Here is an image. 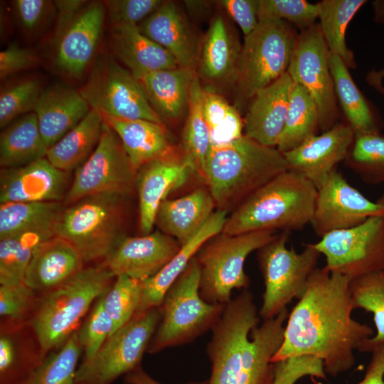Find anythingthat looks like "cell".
Listing matches in <instances>:
<instances>
[{"mask_svg": "<svg viewBox=\"0 0 384 384\" xmlns=\"http://www.w3.org/2000/svg\"><path fill=\"white\" fill-rule=\"evenodd\" d=\"M351 279L316 267L304 293L288 314L283 340L272 358L291 357L321 360L326 373L336 376L355 364L354 351L373 334V329L352 316Z\"/></svg>", "mask_w": 384, "mask_h": 384, "instance_id": "cell-1", "label": "cell"}, {"mask_svg": "<svg viewBox=\"0 0 384 384\" xmlns=\"http://www.w3.org/2000/svg\"><path fill=\"white\" fill-rule=\"evenodd\" d=\"M287 170L284 155L277 147L244 134L229 143L211 144L203 181L218 210L228 212Z\"/></svg>", "mask_w": 384, "mask_h": 384, "instance_id": "cell-2", "label": "cell"}, {"mask_svg": "<svg viewBox=\"0 0 384 384\" xmlns=\"http://www.w3.org/2000/svg\"><path fill=\"white\" fill-rule=\"evenodd\" d=\"M317 189L302 176L287 170L267 182L228 217L221 233L299 230L310 224Z\"/></svg>", "mask_w": 384, "mask_h": 384, "instance_id": "cell-3", "label": "cell"}, {"mask_svg": "<svg viewBox=\"0 0 384 384\" xmlns=\"http://www.w3.org/2000/svg\"><path fill=\"white\" fill-rule=\"evenodd\" d=\"M128 195L103 193L65 206L55 235L69 242L85 262L103 260L127 237Z\"/></svg>", "mask_w": 384, "mask_h": 384, "instance_id": "cell-4", "label": "cell"}, {"mask_svg": "<svg viewBox=\"0 0 384 384\" xmlns=\"http://www.w3.org/2000/svg\"><path fill=\"white\" fill-rule=\"evenodd\" d=\"M113 277L101 263L83 268L50 290L32 321L42 354L64 343L92 302L110 289Z\"/></svg>", "mask_w": 384, "mask_h": 384, "instance_id": "cell-5", "label": "cell"}, {"mask_svg": "<svg viewBox=\"0 0 384 384\" xmlns=\"http://www.w3.org/2000/svg\"><path fill=\"white\" fill-rule=\"evenodd\" d=\"M201 270L196 256L168 289L161 319L148 347L150 353L193 341L214 327L225 306L205 301L200 294Z\"/></svg>", "mask_w": 384, "mask_h": 384, "instance_id": "cell-6", "label": "cell"}, {"mask_svg": "<svg viewBox=\"0 0 384 384\" xmlns=\"http://www.w3.org/2000/svg\"><path fill=\"white\" fill-rule=\"evenodd\" d=\"M298 33L289 23L261 19L244 37L234 85L239 105L250 102L255 93L287 72Z\"/></svg>", "mask_w": 384, "mask_h": 384, "instance_id": "cell-7", "label": "cell"}, {"mask_svg": "<svg viewBox=\"0 0 384 384\" xmlns=\"http://www.w3.org/2000/svg\"><path fill=\"white\" fill-rule=\"evenodd\" d=\"M276 231H257L234 235L220 233L198 252L201 270L200 294L207 302L225 305L233 289H247L249 277L244 269L247 256L272 241Z\"/></svg>", "mask_w": 384, "mask_h": 384, "instance_id": "cell-8", "label": "cell"}, {"mask_svg": "<svg viewBox=\"0 0 384 384\" xmlns=\"http://www.w3.org/2000/svg\"><path fill=\"white\" fill-rule=\"evenodd\" d=\"M288 231H283L270 243L258 250L257 259L265 291L260 316L272 319L287 309L294 299H300L308 279L317 267L320 252L312 243L301 252L287 247Z\"/></svg>", "mask_w": 384, "mask_h": 384, "instance_id": "cell-9", "label": "cell"}, {"mask_svg": "<svg viewBox=\"0 0 384 384\" xmlns=\"http://www.w3.org/2000/svg\"><path fill=\"white\" fill-rule=\"evenodd\" d=\"M160 319L159 307L135 314L94 356L83 360L76 370V384H110L140 366Z\"/></svg>", "mask_w": 384, "mask_h": 384, "instance_id": "cell-10", "label": "cell"}, {"mask_svg": "<svg viewBox=\"0 0 384 384\" xmlns=\"http://www.w3.org/2000/svg\"><path fill=\"white\" fill-rule=\"evenodd\" d=\"M90 109L103 117L145 119L164 124L139 81L113 58H99L86 82L79 90Z\"/></svg>", "mask_w": 384, "mask_h": 384, "instance_id": "cell-11", "label": "cell"}, {"mask_svg": "<svg viewBox=\"0 0 384 384\" xmlns=\"http://www.w3.org/2000/svg\"><path fill=\"white\" fill-rule=\"evenodd\" d=\"M258 321L253 296L247 289L225 304L207 346L212 367L206 384H240L244 349Z\"/></svg>", "mask_w": 384, "mask_h": 384, "instance_id": "cell-12", "label": "cell"}, {"mask_svg": "<svg viewBox=\"0 0 384 384\" xmlns=\"http://www.w3.org/2000/svg\"><path fill=\"white\" fill-rule=\"evenodd\" d=\"M326 259L325 267L351 279L384 272V216L327 233L312 243Z\"/></svg>", "mask_w": 384, "mask_h": 384, "instance_id": "cell-13", "label": "cell"}, {"mask_svg": "<svg viewBox=\"0 0 384 384\" xmlns=\"http://www.w3.org/2000/svg\"><path fill=\"white\" fill-rule=\"evenodd\" d=\"M137 173L119 137L104 121L100 140L88 159L75 170L63 204L68 206L103 193L129 196L135 186Z\"/></svg>", "mask_w": 384, "mask_h": 384, "instance_id": "cell-14", "label": "cell"}, {"mask_svg": "<svg viewBox=\"0 0 384 384\" xmlns=\"http://www.w3.org/2000/svg\"><path fill=\"white\" fill-rule=\"evenodd\" d=\"M329 50L319 23L298 33L287 72L314 100L319 114V130L337 124L338 110L334 82L329 65Z\"/></svg>", "mask_w": 384, "mask_h": 384, "instance_id": "cell-15", "label": "cell"}, {"mask_svg": "<svg viewBox=\"0 0 384 384\" xmlns=\"http://www.w3.org/2000/svg\"><path fill=\"white\" fill-rule=\"evenodd\" d=\"M373 216H384V206L368 199L335 169L317 189L310 225L322 238L357 226Z\"/></svg>", "mask_w": 384, "mask_h": 384, "instance_id": "cell-16", "label": "cell"}, {"mask_svg": "<svg viewBox=\"0 0 384 384\" xmlns=\"http://www.w3.org/2000/svg\"><path fill=\"white\" fill-rule=\"evenodd\" d=\"M193 174H196L195 166L182 147L180 150L173 147L137 171L135 187L139 199V225L142 235L152 232L161 203Z\"/></svg>", "mask_w": 384, "mask_h": 384, "instance_id": "cell-17", "label": "cell"}, {"mask_svg": "<svg viewBox=\"0 0 384 384\" xmlns=\"http://www.w3.org/2000/svg\"><path fill=\"white\" fill-rule=\"evenodd\" d=\"M354 136L347 122H338L329 130L283 153L288 169L302 176L319 189L336 169L337 164L344 161Z\"/></svg>", "mask_w": 384, "mask_h": 384, "instance_id": "cell-18", "label": "cell"}, {"mask_svg": "<svg viewBox=\"0 0 384 384\" xmlns=\"http://www.w3.org/2000/svg\"><path fill=\"white\" fill-rule=\"evenodd\" d=\"M69 174L46 157L23 166L1 169L0 203H63L70 186Z\"/></svg>", "mask_w": 384, "mask_h": 384, "instance_id": "cell-19", "label": "cell"}, {"mask_svg": "<svg viewBox=\"0 0 384 384\" xmlns=\"http://www.w3.org/2000/svg\"><path fill=\"white\" fill-rule=\"evenodd\" d=\"M181 245L159 230L124 238L102 262L116 277L125 275L143 282L158 273Z\"/></svg>", "mask_w": 384, "mask_h": 384, "instance_id": "cell-20", "label": "cell"}, {"mask_svg": "<svg viewBox=\"0 0 384 384\" xmlns=\"http://www.w3.org/2000/svg\"><path fill=\"white\" fill-rule=\"evenodd\" d=\"M105 11L102 2L87 3L55 42V64L65 75L78 78L91 62L101 37Z\"/></svg>", "mask_w": 384, "mask_h": 384, "instance_id": "cell-21", "label": "cell"}, {"mask_svg": "<svg viewBox=\"0 0 384 384\" xmlns=\"http://www.w3.org/2000/svg\"><path fill=\"white\" fill-rule=\"evenodd\" d=\"M292 85L286 72L255 93L243 119L245 136L277 147L284 127Z\"/></svg>", "mask_w": 384, "mask_h": 384, "instance_id": "cell-22", "label": "cell"}, {"mask_svg": "<svg viewBox=\"0 0 384 384\" xmlns=\"http://www.w3.org/2000/svg\"><path fill=\"white\" fill-rule=\"evenodd\" d=\"M241 46L225 17L215 15L198 46L196 72L201 82L234 83Z\"/></svg>", "mask_w": 384, "mask_h": 384, "instance_id": "cell-23", "label": "cell"}, {"mask_svg": "<svg viewBox=\"0 0 384 384\" xmlns=\"http://www.w3.org/2000/svg\"><path fill=\"white\" fill-rule=\"evenodd\" d=\"M227 213L222 210L214 211L198 233L181 246L175 256L158 273L142 282L141 300L136 314L161 306L168 289L200 249L222 233L228 218Z\"/></svg>", "mask_w": 384, "mask_h": 384, "instance_id": "cell-24", "label": "cell"}, {"mask_svg": "<svg viewBox=\"0 0 384 384\" xmlns=\"http://www.w3.org/2000/svg\"><path fill=\"white\" fill-rule=\"evenodd\" d=\"M137 26L144 36L171 54L179 66L196 69L198 50L196 38L174 1H164Z\"/></svg>", "mask_w": 384, "mask_h": 384, "instance_id": "cell-25", "label": "cell"}, {"mask_svg": "<svg viewBox=\"0 0 384 384\" xmlns=\"http://www.w3.org/2000/svg\"><path fill=\"white\" fill-rule=\"evenodd\" d=\"M90 110L79 90L58 84L43 90L34 112L47 147L75 127Z\"/></svg>", "mask_w": 384, "mask_h": 384, "instance_id": "cell-26", "label": "cell"}, {"mask_svg": "<svg viewBox=\"0 0 384 384\" xmlns=\"http://www.w3.org/2000/svg\"><path fill=\"white\" fill-rule=\"evenodd\" d=\"M84 263L69 242L55 235L35 251L23 282L33 290H51L80 272Z\"/></svg>", "mask_w": 384, "mask_h": 384, "instance_id": "cell-27", "label": "cell"}, {"mask_svg": "<svg viewBox=\"0 0 384 384\" xmlns=\"http://www.w3.org/2000/svg\"><path fill=\"white\" fill-rule=\"evenodd\" d=\"M215 207L208 189L198 188L180 198L164 200L156 212L155 225L181 246L203 227Z\"/></svg>", "mask_w": 384, "mask_h": 384, "instance_id": "cell-28", "label": "cell"}, {"mask_svg": "<svg viewBox=\"0 0 384 384\" xmlns=\"http://www.w3.org/2000/svg\"><path fill=\"white\" fill-rule=\"evenodd\" d=\"M111 46L115 55L137 79L179 66L171 54L144 36L137 24L112 26Z\"/></svg>", "mask_w": 384, "mask_h": 384, "instance_id": "cell-29", "label": "cell"}, {"mask_svg": "<svg viewBox=\"0 0 384 384\" xmlns=\"http://www.w3.org/2000/svg\"><path fill=\"white\" fill-rule=\"evenodd\" d=\"M196 75L195 68L178 66L150 73L137 80L161 119L176 121L188 111Z\"/></svg>", "mask_w": 384, "mask_h": 384, "instance_id": "cell-30", "label": "cell"}, {"mask_svg": "<svg viewBox=\"0 0 384 384\" xmlns=\"http://www.w3.org/2000/svg\"><path fill=\"white\" fill-rule=\"evenodd\" d=\"M103 118L119 137L137 171L174 147L164 124L145 119Z\"/></svg>", "mask_w": 384, "mask_h": 384, "instance_id": "cell-31", "label": "cell"}, {"mask_svg": "<svg viewBox=\"0 0 384 384\" xmlns=\"http://www.w3.org/2000/svg\"><path fill=\"white\" fill-rule=\"evenodd\" d=\"M329 65L336 97L354 134L381 132L380 115L357 87L342 59L329 53Z\"/></svg>", "mask_w": 384, "mask_h": 384, "instance_id": "cell-32", "label": "cell"}, {"mask_svg": "<svg viewBox=\"0 0 384 384\" xmlns=\"http://www.w3.org/2000/svg\"><path fill=\"white\" fill-rule=\"evenodd\" d=\"M47 147L34 112L16 119L0 134L1 169L17 168L46 156Z\"/></svg>", "mask_w": 384, "mask_h": 384, "instance_id": "cell-33", "label": "cell"}, {"mask_svg": "<svg viewBox=\"0 0 384 384\" xmlns=\"http://www.w3.org/2000/svg\"><path fill=\"white\" fill-rule=\"evenodd\" d=\"M103 124L102 115L90 109L75 127L48 148L46 157L62 171L70 173L76 170L97 147L102 136Z\"/></svg>", "mask_w": 384, "mask_h": 384, "instance_id": "cell-34", "label": "cell"}, {"mask_svg": "<svg viewBox=\"0 0 384 384\" xmlns=\"http://www.w3.org/2000/svg\"><path fill=\"white\" fill-rule=\"evenodd\" d=\"M55 224L0 239V284L23 282L26 269L35 251L54 237Z\"/></svg>", "mask_w": 384, "mask_h": 384, "instance_id": "cell-35", "label": "cell"}, {"mask_svg": "<svg viewBox=\"0 0 384 384\" xmlns=\"http://www.w3.org/2000/svg\"><path fill=\"white\" fill-rule=\"evenodd\" d=\"M366 0H324L318 3L319 27L329 53L339 56L348 68L356 66L348 48L346 33L350 21Z\"/></svg>", "mask_w": 384, "mask_h": 384, "instance_id": "cell-36", "label": "cell"}, {"mask_svg": "<svg viewBox=\"0 0 384 384\" xmlns=\"http://www.w3.org/2000/svg\"><path fill=\"white\" fill-rule=\"evenodd\" d=\"M319 114L316 104L305 88L293 82L284 127L277 148L289 151L317 134Z\"/></svg>", "mask_w": 384, "mask_h": 384, "instance_id": "cell-37", "label": "cell"}, {"mask_svg": "<svg viewBox=\"0 0 384 384\" xmlns=\"http://www.w3.org/2000/svg\"><path fill=\"white\" fill-rule=\"evenodd\" d=\"M204 88L196 75L193 80L187 119L182 135V149L193 163L196 174L204 179L206 159L211 146L208 126L203 110Z\"/></svg>", "mask_w": 384, "mask_h": 384, "instance_id": "cell-38", "label": "cell"}, {"mask_svg": "<svg viewBox=\"0 0 384 384\" xmlns=\"http://www.w3.org/2000/svg\"><path fill=\"white\" fill-rule=\"evenodd\" d=\"M63 202H11L0 203V239L55 224Z\"/></svg>", "mask_w": 384, "mask_h": 384, "instance_id": "cell-39", "label": "cell"}, {"mask_svg": "<svg viewBox=\"0 0 384 384\" xmlns=\"http://www.w3.org/2000/svg\"><path fill=\"white\" fill-rule=\"evenodd\" d=\"M344 163L364 182L384 183V134L381 132L355 134Z\"/></svg>", "mask_w": 384, "mask_h": 384, "instance_id": "cell-40", "label": "cell"}, {"mask_svg": "<svg viewBox=\"0 0 384 384\" xmlns=\"http://www.w3.org/2000/svg\"><path fill=\"white\" fill-rule=\"evenodd\" d=\"M349 288L354 309H362L373 315L376 334L359 350L368 352L373 346L384 341V273L373 272L353 279Z\"/></svg>", "mask_w": 384, "mask_h": 384, "instance_id": "cell-41", "label": "cell"}, {"mask_svg": "<svg viewBox=\"0 0 384 384\" xmlns=\"http://www.w3.org/2000/svg\"><path fill=\"white\" fill-rule=\"evenodd\" d=\"M81 346L74 331L60 348L38 363L27 384H76L75 374Z\"/></svg>", "mask_w": 384, "mask_h": 384, "instance_id": "cell-42", "label": "cell"}, {"mask_svg": "<svg viewBox=\"0 0 384 384\" xmlns=\"http://www.w3.org/2000/svg\"><path fill=\"white\" fill-rule=\"evenodd\" d=\"M203 110L212 144H226L243 135L239 111L213 90L204 89Z\"/></svg>", "mask_w": 384, "mask_h": 384, "instance_id": "cell-43", "label": "cell"}, {"mask_svg": "<svg viewBox=\"0 0 384 384\" xmlns=\"http://www.w3.org/2000/svg\"><path fill=\"white\" fill-rule=\"evenodd\" d=\"M142 296V282L125 275L116 277L114 284L102 296L103 306L114 324L113 334L135 315Z\"/></svg>", "mask_w": 384, "mask_h": 384, "instance_id": "cell-44", "label": "cell"}, {"mask_svg": "<svg viewBox=\"0 0 384 384\" xmlns=\"http://www.w3.org/2000/svg\"><path fill=\"white\" fill-rule=\"evenodd\" d=\"M42 91L40 82L33 79L21 80L1 89V128H4L22 115L34 112Z\"/></svg>", "mask_w": 384, "mask_h": 384, "instance_id": "cell-45", "label": "cell"}, {"mask_svg": "<svg viewBox=\"0 0 384 384\" xmlns=\"http://www.w3.org/2000/svg\"><path fill=\"white\" fill-rule=\"evenodd\" d=\"M257 14L259 21L282 20L302 31L315 23L319 5L305 0H257Z\"/></svg>", "mask_w": 384, "mask_h": 384, "instance_id": "cell-46", "label": "cell"}, {"mask_svg": "<svg viewBox=\"0 0 384 384\" xmlns=\"http://www.w3.org/2000/svg\"><path fill=\"white\" fill-rule=\"evenodd\" d=\"M113 332L114 324L103 306L101 296L78 332L80 346L85 351L84 359L94 356Z\"/></svg>", "mask_w": 384, "mask_h": 384, "instance_id": "cell-47", "label": "cell"}, {"mask_svg": "<svg viewBox=\"0 0 384 384\" xmlns=\"http://www.w3.org/2000/svg\"><path fill=\"white\" fill-rule=\"evenodd\" d=\"M326 374L322 361L316 358L291 357L274 363V375L271 384H295L306 376L325 379Z\"/></svg>", "mask_w": 384, "mask_h": 384, "instance_id": "cell-48", "label": "cell"}, {"mask_svg": "<svg viewBox=\"0 0 384 384\" xmlns=\"http://www.w3.org/2000/svg\"><path fill=\"white\" fill-rule=\"evenodd\" d=\"M162 0H108L104 4L112 26L138 25L164 2Z\"/></svg>", "mask_w": 384, "mask_h": 384, "instance_id": "cell-49", "label": "cell"}, {"mask_svg": "<svg viewBox=\"0 0 384 384\" xmlns=\"http://www.w3.org/2000/svg\"><path fill=\"white\" fill-rule=\"evenodd\" d=\"M33 290L24 282L0 286V314L14 319L23 316L31 303Z\"/></svg>", "mask_w": 384, "mask_h": 384, "instance_id": "cell-50", "label": "cell"}, {"mask_svg": "<svg viewBox=\"0 0 384 384\" xmlns=\"http://www.w3.org/2000/svg\"><path fill=\"white\" fill-rule=\"evenodd\" d=\"M12 4L20 25L31 33L38 30L55 9L54 2L46 0H15Z\"/></svg>", "mask_w": 384, "mask_h": 384, "instance_id": "cell-51", "label": "cell"}, {"mask_svg": "<svg viewBox=\"0 0 384 384\" xmlns=\"http://www.w3.org/2000/svg\"><path fill=\"white\" fill-rule=\"evenodd\" d=\"M40 61L33 50L16 43L9 44L0 52V78L4 79L16 73L33 68Z\"/></svg>", "mask_w": 384, "mask_h": 384, "instance_id": "cell-52", "label": "cell"}, {"mask_svg": "<svg viewBox=\"0 0 384 384\" xmlns=\"http://www.w3.org/2000/svg\"><path fill=\"white\" fill-rule=\"evenodd\" d=\"M244 34L250 35L259 23L257 0H222L218 1Z\"/></svg>", "mask_w": 384, "mask_h": 384, "instance_id": "cell-53", "label": "cell"}, {"mask_svg": "<svg viewBox=\"0 0 384 384\" xmlns=\"http://www.w3.org/2000/svg\"><path fill=\"white\" fill-rule=\"evenodd\" d=\"M53 2L56 11V23L54 34L55 42H56L87 4V1L57 0Z\"/></svg>", "mask_w": 384, "mask_h": 384, "instance_id": "cell-54", "label": "cell"}, {"mask_svg": "<svg viewBox=\"0 0 384 384\" xmlns=\"http://www.w3.org/2000/svg\"><path fill=\"white\" fill-rule=\"evenodd\" d=\"M364 377L356 384H384V341L373 346Z\"/></svg>", "mask_w": 384, "mask_h": 384, "instance_id": "cell-55", "label": "cell"}, {"mask_svg": "<svg viewBox=\"0 0 384 384\" xmlns=\"http://www.w3.org/2000/svg\"><path fill=\"white\" fill-rule=\"evenodd\" d=\"M15 348L11 339L6 336L0 338V374L1 380L9 377L16 365Z\"/></svg>", "mask_w": 384, "mask_h": 384, "instance_id": "cell-56", "label": "cell"}, {"mask_svg": "<svg viewBox=\"0 0 384 384\" xmlns=\"http://www.w3.org/2000/svg\"><path fill=\"white\" fill-rule=\"evenodd\" d=\"M128 384H161L148 375L140 366L126 375ZM206 382H193L186 384H206Z\"/></svg>", "mask_w": 384, "mask_h": 384, "instance_id": "cell-57", "label": "cell"}, {"mask_svg": "<svg viewBox=\"0 0 384 384\" xmlns=\"http://www.w3.org/2000/svg\"><path fill=\"white\" fill-rule=\"evenodd\" d=\"M373 20L378 23H384V0L372 1Z\"/></svg>", "mask_w": 384, "mask_h": 384, "instance_id": "cell-58", "label": "cell"}, {"mask_svg": "<svg viewBox=\"0 0 384 384\" xmlns=\"http://www.w3.org/2000/svg\"><path fill=\"white\" fill-rule=\"evenodd\" d=\"M368 78V83L384 95V86L382 84V80L375 79L372 77Z\"/></svg>", "mask_w": 384, "mask_h": 384, "instance_id": "cell-59", "label": "cell"}, {"mask_svg": "<svg viewBox=\"0 0 384 384\" xmlns=\"http://www.w3.org/2000/svg\"><path fill=\"white\" fill-rule=\"evenodd\" d=\"M371 73L376 78L381 79L384 77V69L380 72H371Z\"/></svg>", "mask_w": 384, "mask_h": 384, "instance_id": "cell-60", "label": "cell"}, {"mask_svg": "<svg viewBox=\"0 0 384 384\" xmlns=\"http://www.w3.org/2000/svg\"><path fill=\"white\" fill-rule=\"evenodd\" d=\"M378 204L384 206V193L377 200Z\"/></svg>", "mask_w": 384, "mask_h": 384, "instance_id": "cell-61", "label": "cell"}, {"mask_svg": "<svg viewBox=\"0 0 384 384\" xmlns=\"http://www.w3.org/2000/svg\"><path fill=\"white\" fill-rule=\"evenodd\" d=\"M20 384H27V383H26V382H24V383H20Z\"/></svg>", "mask_w": 384, "mask_h": 384, "instance_id": "cell-62", "label": "cell"}, {"mask_svg": "<svg viewBox=\"0 0 384 384\" xmlns=\"http://www.w3.org/2000/svg\"><path fill=\"white\" fill-rule=\"evenodd\" d=\"M383 273H384V272H383Z\"/></svg>", "mask_w": 384, "mask_h": 384, "instance_id": "cell-63", "label": "cell"}]
</instances>
